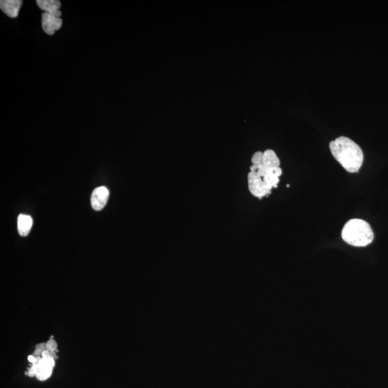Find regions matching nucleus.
<instances>
[{
	"mask_svg": "<svg viewBox=\"0 0 388 388\" xmlns=\"http://www.w3.org/2000/svg\"><path fill=\"white\" fill-rule=\"evenodd\" d=\"M62 19L60 17L44 13L42 14V28L46 34L52 36L55 31L59 30L61 27Z\"/></svg>",
	"mask_w": 388,
	"mask_h": 388,
	"instance_id": "39448f33",
	"label": "nucleus"
},
{
	"mask_svg": "<svg viewBox=\"0 0 388 388\" xmlns=\"http://www.w3.org/2000/svg\"><path fill=\"white\" fill-rule=\"evenodd\" d=\"M263 152L261 151L256 152L251 158V162L254 166H260L263 164Z\"/></svg>",
	"mask_w": 388,
	"mask_h": 388,
	"instance_id": "9b49d317",
	"label": "nucleus"
},
{
	"mask_svg": "<svg viewBox=\"0 0 388 388\" xmlns=\"http://www.w3.org/2000/svg\"><path fill=\"white\" fill-rule=\"evenodd\" d=\"M38 369L36 377L41 381L46 380L51 377L53 367L55 366V360L53 358H41L38 363Z\"/></svg>",
	"mask_w": 388,
	"mask_h": 388,
	"instance_id": "423d86ee",
	"label": "nucleus"
},
{
	"mask_svg": "<svg viewBox=\"0 0 388 388\" xmlns=\"http://www.w3.org/2000/svg\"><path fill=\"white\" fill-rule=\"evenodd\" d=\"M343 240L354 247H365L374 240V232L371 227L363 219L349 220L343 228Z\"/></svg>",
	"mask_w": 388,
	"mask_h": 388,
	"instance_id": "f03ea898",
	"label": "nucleus"
},
{
	"mask_svg": "<svg viewBox=\"0 0 388 388\" xmlns=\"http://www.w3.org/2000/svg\"><path fill=\"white\" fill-rule=\"evenodd\" d=\"M33 227V219L31 216L25 214H20L17 219V229L19 234L22 237H26L30 233Z\"/></svg>",
	"mask_w": 388,
	"mask_h": 388,
	"instance_id": "1a4fd4ad",
	"label": "nucleus"
},
{
	"mask_svg": "<svg viewBox=\"0 0 388 388\" xmlns=\"http://www.w3.org/2000/svg\"><path fill=\"white\" fill-rule=\"evenodd\" d=\"M249 192L257 198L262 199L271 193V188L267 186L257 173L250 171L247 176Z\"/></svg>",
	"mask_w": 388,
	"mask_h": 388,
	"instance_id": "7ed1b4c3",
	"label": "nucleus"
},
{
	"mask_svg": "<svg viewBox=\"0 0 388 388\" xmlns=\"http://www.w3.org/2000/svg\"><path fill=\"white\" fill-rule=\"evenodd\" d=\"M110 191L105 186H100L93 190L91 197V207L95 211H101L108 202Z\"/></svg>",
	"mask_w": 388,
	"mask_h": 388,
	"instance_id": "20e7f679",
	"label": "nucleus"
},
{
	"mask_svg": "<svg viewBox=\"0 0 388 388\" xmlns=\"http://www.w3.org/2000/svg\"><path fill=\"white\" fill-rule=\"evenodd\" d=\"M262 164L269 168L280 167V161L274 150L268 149L263 152V161Z\"/></svg>",
	"mask_w": 388,
	"mask_h": 388,
	"instance_id": "9d476101",
	"label": "nucleus"
},
{
	"mask_svg": "<svg viewBox=\"0 0 388 388\" xmlns=\"http://www.w3.org/2000/svg\"><path fill=\"white\" fill-rule=\"evenodd\" d=\"M46 349L51 351H56L57 344L56 342H55V340H53V339H50V340L46 343Z\"/></svg>",
	"mask_w": 388,
	"mask_h": 388,
	"instance_id": "f8f14e48",
	"label": "nucleus"
},
{
	"mask_svg": "<svg viewBox=\"0 0 388 388\" xmlns=\"http://www.w3.org/2000/svg\"><path fill=\"white\" fill-rule=\"evenodd\" d=\"M36 3L39 8L45 11V13L51 14L58 17L61 16V12L59 10L61 3L58 0H38Z\"/></svg>",
	"mask_w": 388,
	"mask_h": 388,
	"instance_id": "6e6552de",
	"label": "nucleus"
},
{
	"mask_svg": "<svg viewBox=\"0 0 388 388\" xmlns=\"http://www.w3.org/2000/svg\"><path fill=\"white\" fill-rule=\"evenodd\" d=\"M22 5L21 0H2L0 2V8L8 16L15 18L18 16Z\"/></svg>",
	"mask_w": 388,
	"mask_h": 388,
	"instance_id": "0eeeda50",
	"label": "nucleus"
},
{
	"mask_svg": "<svg viewBox=\"0 0 388 388\" xmlns=\"http://www.w3.org/2000/svg\"><path fill=\"white\" fill-rule=\"evenodd\" d=\"M332 155L347 172L357 173L364 160L363 150L353 140L342 136L329 143Z\"/></svg>",
	"mask_w": 388,
	"mask_h": 388,
	"instance_id": "f257e3e1",
	"label": "nucleus"
}]
</instances>
